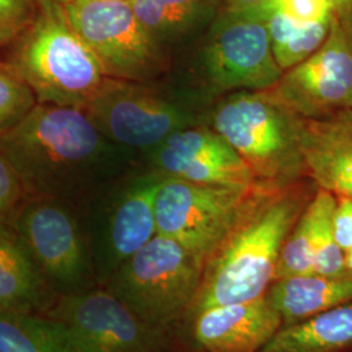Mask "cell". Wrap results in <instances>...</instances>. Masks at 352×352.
<instances>
[{
  "instance_id": "cell-6",
  "label": "cell",
  "mask_w": 352,
  "mask_h": 352,
  "mask_svg": "<svg viewBox=\"0 0 352 352\" xmlns=\"http://www.w3.org/2000/svg\"><path fill=\"white\" fill-rule=\"evenodd\" d=\"M38 327L54 352H155V327L144 322L110 291L75 294Z\"/></svg>"
},
{
  "instance_id": "cell-20",
  "label": "cell",
  "mask_w": 352,
  "mask_h": 352,
  "mask_svg": "<svg viewBox=\"0 0 352 352\" xmlns=\"http://www.w3.org/2000/svg\"><path fill=\"white\" fill-rule=\"evenodd\" d=\"M218 0H129L140 23L155 41L183 36L212 17Z\"/></svg>"
},
{
  "instance_id": "cell-21",
  "label": "cell",
  "mask_w": 352,
  "mask_h": 352,
  "mask_svg": "<svg viewBox=\"0 0 352 352\" xmlns=\"http://www.w3.org/2000/svg\"><path fill=\"white\" fill-rule=\"evenodd\" d=\"M333 17L331 14L318 23L302 24L278 11L266 14L272 52L282 72L302 63L325 42Z\"/></svg>"
},
{
  "instance_id": "cell-1",
  "label": "cell",
  "mask_w": 352,
  "mask_h": 352,
  "mask_svg": "<svg viewBox=\"0 0 352 352\" xmlns=\"http://www.w3.org/2000/svg\"><path fill=\"white\" fill-rule=\"evenodd\" d=\"M316 187L309 177L285 187H258L236 226L204 265L192 315L264 296L274 280L282 245Z\"/></svg>"
},
{
  "instance_id": "cell-12",
  "label": "cell",
  "mask_w": 352,
  "mask_h": 352,
  "mask_svg": "<svg viewBox=\"0 0 352 352\" xmlns=\"http://www.w3.org/2000/svg\"><path fill=\"white\" fill-rule=\"evenodd\" d=\"M155 162L167 176L192 183L254 187L251 168L212 126L177 129L157 146Z\"/></svg>"
},
{
  "instance_id": "cell-33",
  "label": "cell",
  "mask_w": 352,
  "mask_h": 352,
  "mask_svg": "<svg viewBox=\"0 0 352 352\" xmlns=\"http://www.w3.org/2000/svg\"><path fill=\"white\" fill-rule=\"evenodd\" d=\"M46 1H52V3H58V4L64 6V4H67L69 0H46Z\"/></svg>"
},
{
  "instance_id": "cell-14",
  "label": "cell",
  "mask_w": 352,
  "mask_h": 352,
  "mask_svg": "<svg viewBox=\"0 0 352 352\" xmlns=\"http://www.w3.org/2000/svg\"><path fill=\"white\" fill-rule=\"evenodd\" d=\"M282 318L261 296L217 305L193 315L192 334L206 352H260L282 327Z\"/></svg>"
},
{
  "instance_id": "cell-25",
  "label": "cell",
  "mask_w": 352,
  "mask_h": 352,
  "mask_svg": "<svg viewBox=\"0 0 352 352\" xmlns=\"http://www.w3.org/2000/svg\"><path fill=\"white\" fill-rule=\"evenodd\" d=\"M0 352H54L38 327L37 315L0 309Z\"/></svg>"
},
{
  "instance_id": "cell-24",
  "label": "cell",
  "mask_w": 352,
  "mask_h": 352,
  "mask_svg": "<svg viewBox=\"0 0 352 352\" xmlns=\"http://www.w3.org/2000/svg\"><path fill=\"white\" fill-rule=\"evenodd\" d=\"M37 103L24 78L8 62L0 60V136L17 126Z\"/></svg>"
},
{
  "instance_id": "cell-11",
  "label": "cell",
  "mask_w": 352,
  "mask_h": 352,
  "mask_svg": "<svg viewBox=\"0 0 352 352\" xmlns=\"http://www.w3.org/2000/svg\"><path fill=\"white\" fill-rule=\"evenodd\" d=\"M85 113L101 133L136 148L158 146L177 129L197 124L192 113L149 89L111 77L89 101Z\"/></svg>"
},
{
  "instance_id": "cell-15",
  "label": "cell",
  "mask_w": 352,
  "mask_h": 352,
  "mask_svg": "<svg viewBox=\"0 0 352 352\" xmlns=\"http://www.w3.org/2000/svg\"><path fill=\"white\" fill-rule=\"evenodd\" d=\"M304 158L318 188L352 200V109L307 120Z\"/></svg>"
},
{
  "instance_id": "cell-28",
  "label": "cell",
  "mask_w": 352,
  "mask_h": 352,
  "mask_svg": "<svg viewBox=\"0 0 352 352\" xmlns=\"http://www.w3.org/2000/svg\"><path fill=\"white\" fill-rule=\"evenodd\" d=\"M26 186L16 167L0 151V218L16 210L25 199Z\"/></svg>"
},
{
  "instance_id": "cell-31",
  "label": "cell",
  "mask_w": 352,
  "mask_h": 352,
  "mask_svg": "<svg viewBox=\"0 0 352 352\" xmlns=\"http://www.w3.org/2000/svg\"><path fill=\"white\" fill-rule=\"evenodd\" d=\"M223 11L258 10L266 0H218Z\"/></svg>"
},
{
  "instance_id": "cell-18",
  "label": "cell",
  "mask_w": 352,
  "mask_h": 352,
  "mask_svg": "<svg viewBox=\"0 0 352 352\" xmlns=\"http://www.w3.org/2000/svg\"><path fill=\"white\" fill-rule=\"evenodd\" d=\"M352 344V302L282 327L260 352H336Z\"/></svg>"
},
{
  "instance_id": "cell-13",
  "label": "cell",
  "mask_w": 352,
  "mask_h": 352,
  "mask_svg": "<svg viewBox=\"0 0 352 352\" xmlns=\"http://www.w3.org/2000/svg\"><path fill=\"white\" fill-rule=\"evenodd\" d=\"M16 227L41 273L64 287L78 285L85 270L84 252L74 219L62 206L32 202L20 210Z\"/></svg>"
},
{
  "instance_id": "cell-4",
  "label": "cell",
  "mask_w": 352,
  "mask_h": 352,
  "mask_svg": "<svg viewBox=\"0 0 352 352\" xmlns=\"http://www.w3.org/2000/svg\"><path fill=\"white\" fill-rule=\"evenodd\" d=\"M204 263L171 238L157 234L119 266L110 292L153 327L192 307Z\"/></svg>"
},
{
  "instance_id": "cell-22",
  "label": "cell",
  "mask_w": 352,
  "mask_h": 352,
  "mask_svg": "<svg viewBox=\"0 0 352 352\" xmlns=\"http://www.w3.org/2000/svg\"><path fill=\"white\" fill-rule=\"evenodd\" d=\"M337 197L318 188L308 204L314 222V273L322 277H344L351 274L344 261V252L334 239L333 215Z\"/></svg>"
},
{
  "instance_id": "cell-2",
  "label": "cell",
  "mask_w": 352,
  "mask_h": 352,
  "mask_svg": "<svg viewBox=\"0 0 352 352\" xmlns=\"http://www.w3.org/2000/svg\"><path fill=\"white\" fill-rule=\"evenodd\" d=\"M212 128L251 168L260 186L285 187L307 176V120L269 90L230 93L214 107Z\"/></svg>"
},
{
  "instance_id": "cell-10",
  "label": "cell",
  "mask_w": 352,
  "mask_h": 352,
  "mask_svg": "<svg viewBox=\"0 0 352 352\" xmlns=\"http://www.w3.org/2000/svg\"><path fill=\"white\" fill-rule=\"evenodd\" d=\"M267 90L305 120L351 110V34L333 17L325 42L302 63L285 71Z\"/></svg>"
},
{
  "instance_id": "cell-32",
  "label": "cell",
  "mask_w": 352,
  "mask_h": 352,
  "mask_svg": "<svg viewBox=\"0 0 352 352\" xmlns=\"http://www.w3.org/2000/svg\"><path fill=\"white\" fill-rule=\"evenodd\" d=\"M344 261H346L347 269L352 273V247L350 250L344 252Z\"/></svg>"
},
{
  "instance_id": "cell-30",
  "label": "cell",
  "mask_w": 352,
  "mask_h": 352,
  "mask_svg": "<svg viewBox=\"0 0 352 352\" xmlns=\"http://www.w3.org/2000/svg\"><path fill=\"white\" fill-rule=\"evenodd\" d=\"M334 19L352 36V0H333Z\"/></svg>"
},
{
  "instance_id": "cell-26",
  "label": "cell",
  "mask_w": 352,
  "mask_h": 352,
  "mask_svg": "<svg viewBox=\"0 0 352 352\" xmlns=\"http://www.w3.org/2000/svg\"><path fill=\"white\" fill-rule=\"evenodd\" d=\"M38 0H0V47L12 45L34 23Z\"/></svg>"
},
{
  "instance_id": "cell-5",
  "label": "cell",
  "mask_w": 352,
  "mask_h": 352,
  "mask_svg": "<svg viewBox=\"0 0 352 352\" xmlns=\"http://www.w3.org/2000/svg\"><path fill=\"white\" fill-rule=\"evenodd\" d=\"M101 132L85 110L37 103L11 131L0 136V151L12 162L26 188L93 158Z\"/></svg>"
},
{
  "instance_id": "cell-7",
  "label": "cell",
  "mask_w": 352,
  "mask_h": 352,
  "mask_svg": "<svg viewBox=\"0 0 352 352\" xmlns=\"http://www.w3.org/2000/svg\"><path fill=\"white\" fill-rule=\"evenodd\" d=\"M258 187L199 184L166 176L155 197L157 234L175 240L205 264L236 226Z\"/></svg>"
},
{
  "instance_id": "cell-27",
  "label": "cell",
  "mask_w": 352,
  "mask_h": 352,
  "mask_svg": "<svg viewBox=\"0 0 352 352\" xmlns=\"http://www.w3.org/2000/svg\"><path fill=\"white\" fill-rule=\"evenodd\" d=\"M258 10L266 13L278 11L294 21L311 24L333 14V0H266Z\"/></svg>"
},
{
  "instance_id": "cell-16",
  "label": "cell",
  "mask_w": 352,
  "mask_h": 352,
  "mask_svg": "<svg viewBox=\"0 0 352 352\" xmlns=\"http://www.w3.org/2000/svg\"><path fill=\"white\" fill-rule=\"evenodd\" d=\"M265 296L280 316L282 327H286L352 302V273L337 278L317 274L282 278L270 285Z\"/></svg>"
},
{
  "instance_id": "cell-3",
  "label": "cell",
  "mask_w": 352,
  "mask_h": 352,
  "mask_svg": "<svg viewBox=\"0 0 352 352\" xmlns=\"http://www.w3.org/2000/svg\"><path fill=\"white\" fill-rule=\"evenodd\" d=\"M38 3L37 19L13 43L8 63L33 90L38 103L85 110L107 75L69 24L63 6Z\"/></svg>"
},
{
  "instance_id": "cell-23",
  "label": "cell",
  "mask_w": 352,
  "mask_h": 352,
  "mask_svg": "<svg viewBox=\"0 0 352 352\" xmlns=\"http://www.w3.org/2000/svg\"><path fill=\"white\" fill-rule=\"evenodd\" d=\"M314 273V222L308 205L289 231L278 258L274 280ZM273 280V282H274Z\"/></svg>"
},
{
  "instance_id": "cell-19",
  "label": "cell",
  "mask_w": 352,
  "mask_h": 352,
  "mask_svg": "<svg viewBox=\"0 0 352 352\" xmlns=\"http://www.w3.org/2000/svg\"><path fill=\"white\" fill-rule=\"evenodd\" d=\"M43 300V278L20 240L0 231V309L32 314Z\"/></svg>"
},
{
  "instance_id": "cell-17",
  "label": "cell",
  "mask_w": 352,
  "mask_h": 352,
  "mask_svg": "<svg viewBox=\"0 0 352 352\" xmlns=\"http://www.w3.org/2000/svg\"><path fill=\"white\" fill-rule=\"evenodd\" d=\"M161 177H146L122 197L110 222L109 250L116 264H123L157 235L155 197Z\"/></svg>"
},
{
  "instance_id": "cell-8",
  "label": "cell",
  "mask_w": 352,
  "mask_h": 352,
  "mask_svg": "<svg viewBox=\"0 0 352 352\" xmlns=\"http://www.w3.org/2000/svg\"><path fill=\"white\" fill-rule=\"evenodd\" d=\"M202 72L214 93L267 90L282 76L270 46L266 14L221 10L201 52Z\"/></svg>"
},
{
  "instance_id": "cell-29",
  "label": "cell",
  "mask_w": 352,
  "mask_h": 352,
  "mask_svg": "<svg viewBox=\"0 0 352 352\" xmlns=\"http://www.w3.org/2000/svg\"><path fill=\"white\" fill-rule=\"evenodd\" d=\"M333 234L343 252L352 247V200L337 197V206L333 215Z\"/></svg>"
},
{
  "instance_id": "cell-9",
  "label": "cell",
  "mask_w": 352,
  "mask_h": 352,
  "mask_svg": "<svg viewBox=\"0 0 352 352\" xmlns=\"http://www.w3.org/2000/svg\"><path fill=\"white\" fill-rule=\"evenodd\" d=\"M63 7L107 77L139 81L162 68L157 41L140 23L129 0H69Z\"/></svg>"
}]
</instances>
